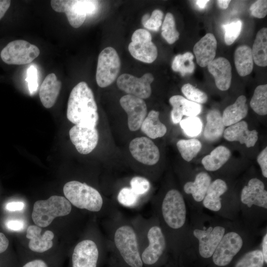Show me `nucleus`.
I'll return each instance as SVG.
<instances>
[{"mask_svg": "<svg viewBox=\"0 0 267 267\" xmlns=\"http://www.w3.org/2000/svg\"><path fill=\"white\" fill-rule=\"evenodd\" d=\"M189 225L179 267H206L218 244L233 221L203 211H190Z\"/></svg>", "mask_w": 267, "mask_h": 267, "instance_id": "obj_1", "label": "nucleus"}, {"mask_svg": "<svg viewBox=\"0 0 267 267\" xmlns=\"http://www.w3.org/2000/svg\"><path fill=\"white\" fill-rule=\"evenodd\" d=\"M151 205L152 215L158 220L165 236L170 256L179 266L189 225L186 201L180 191L170 188Z\"/></svg>", "mask_w": 267, "mask_h": 267, "instance_id": "obj_2", "label": "nucleus"}, {"mask_svg": "<svg viewBox=\"0 0 267 267\" xmlns=\"http://www.w3.org/2000/svg\"><path fill=\"white\" fill-rule=\"evenodd\" d=\"M105 229L110 253L109 267H144L136 231L131 220L118 210L106 217Z\"/></svg>", "mask_w": 267, "mask_h": 267, "instance_id": "obj_3", "label": "nucleus"}, {"mask_svg": "<svg viewBox=\"0 0 267 267\" xmlns=\"http://www.w3.org/2000/svg\"><path fill=\"white\" fill-rule=\"evenodd\" d=\"M137 234L144 267H164L170 256L167 240L158 220L138 215L131 219Z\"/></svg>", "mask_w": 267, "mask_h": 267, "instance_id": "obj_4", "label": "nucleus"}, {"mask_svg": "<svg viewBox=\"0 0 267 267\" xmlns=\"http://www.w3.org/2000/svg\"><path fill=\"white\" fill-rule=\"evenodd\" d=\"M236 195L238 221L246 227L262 233L267 219V191L264 182L257 177L250 178Z\"/></svg>", "mask_w": 267, "mask_h": 267, "instance_id": "obj_5", "label": "nucleus"}, {"mask_svg": "<svg viewBox=\"0 0 267 267\" xmlns=\"http://www.w3.org/2000/svg\"><path fill=\"white\" fill-rule=\"evenodd\" d=\"M263 233L246 227L239 221H233L206 267H229L237 258L260 243L257 239Z\"/></svg>", "mask_w": 267, "mask_h": 267, "instance_id": "obj_6", "label": "nucleus"}, {"mask_svg": "<svg viewBox=\"0 0 267 267\" xmlns=\"http://www.w3.org/2000/svg\"><path fill=\"white\" fill-rule=\"evenodd\" d=\"M65 198L74 207L108 217L118 210L116 204L104 198L99 191L85 182L71 180L65 184Z\"/></svg>", "mask_w": 267, "mask_h": 267, "instance_id": "obj_7", "label": "nucleus"}, {"mask_svg": "<svg viewBox=\"0 0 267 267\" xmlns=\"http://www.w3.org/2000/svg\"><path fill=\"white\" fill-rule=\"evenodd\" d=\"M67 117L75 125L95 128L99 116L92 90L81 82L71 90L67 104Z\"/></svg>", "mask_w": 267, "mask_h": 267, "instance_id": "obj_8", "label": "nucleus"}, {"mask_svg": "<svg viewBox=\"0 0 267 267\" xmlns=\"http://www.w3.org/2000/svg\"><path fill=\"white\" fill-rule=\"evenodd\" d=\"M227 182L220 178L212 181L202 202L203 208L217 216L231 221H238L239 210L236 195H227Z\"/></svg>", "mask_w": 267, "mask_h": 267, "instance_id": "obj_9", "label": "nucleus"}, {"mask_svg": "<svg viewBox=\"0 0 267 267\" xmlns=\"http://www.w3.org/2000/svg\"><path fill=\"white\" fill-rule=\"evenodd\" d=\"M71 211L72 204L65 197L53 195L34 203L32 218L37 226L44 227L55 218L67 216Z\"/></svg>", "mask_w": 267, "mask_h": 267, "instance_id": "obj_10", "label": "nucleus"}, {"mask_svg": "<svg viewBox=\"0 0 267 267\" xmlns=\"http://www.w3.org/2000/svg\"><path fill=\"white\" fill-rule=\"evenodd\" d=\"M99 1L88 0H52L50 5L58 12L65 13L70 24L75 28L81 26L89 15L98 10Z\"/></svg>", "mask_w": 267, "mask_h": 267, "instance_id": "obj_11", "label": "nucleus"}, {"mask_svg": "<svg viewBox=\"0 0 267 267\" xmlns=\"http://www.w3.org/2000/svg\"><path fill=\"white\" fill-rule=\"evenodd\" d=\"M108 252L106 239L100 244L93 239H85L75 246L72 256V267H97Z\"/></svg>", "mask_w": 267, "mask_h": 267, "instance_id": "obj_12", "label": "nucleus"}, {"mask_svg": "<svg viewBox=\"0 0 267 267\" xmlns=\"http://www.w3.org/2000/svg\"><path fill=\"white\" fill-rule=\"evenodd\" d=\"M121 60L116 50L108 46L103 49L98 57L96 81L98 86L105 88L117 78L121 68Z\"/></svg>", "mask_w": 267, "mask_h": 267, "instance_id": "obj_13", "label": "nucleus"}, {"mask_svg": "<svg viewBox=\"0 0 267 267\" xmlns=\"http://www.w3.org/2000/svg\"><path fill=\"white\" fill-rule=\"evenodd\" d=\"M212 181V178L205 172L198 173L192 180L186 181L183 185V196L189 211L201 212L202 202Z\"/></svg>", "mask_w": 267, "mask_h": 267, "instance_id": "obj_14", "label": "nucleus"}, {"mask_svg": "<svg viewBox=\"0 0 267 267\" xmlns=\"http://www.w3.org/2000/svg\"><path fill=\"white\" fill-rule=\"evenodd\" d=\"M39 48L22 40L9 42L0 52L2 60L9 65H24L31 63L40 54Z\"/></svg>", "mask_w": 267, "mask_h": 267, "instance_id": "obj_15", "label": "nucleus"}, {"mask_svg": "<svg viewBox=\"0 0 267 267\" xmlns=\"http://www.w3.org/2000/svg\"><path fill=\"white\" fill-rule=\"evenodd\" d=\"M131 40L128 49L134 58L146 63H152L156 60L157 48L152 42V36L148 31L143 29L136 30Z\"/></svg>", "mask_w": 267, "mask_h": 267, "instance_id": "obj_16", "label": "nucleus"}, {"mask_svg": "<svg viewBox=\"0 0 267 267\" xmlns=\"http://www.w3.org/2000/svg\"><path fill=\"white\" fill-rule=\"evenodd\" d=\"M153 81L154 77L150 73L144 74L140 78L125 73L118 78L117 85L119 89L128 94L143 99L151 95V84Z\"/></svg>", "mask_w": 267, "mask_h": 267, "instance_id": "obj_17", "label": "nucleus"}, {"mask_svg": "<svg viewBox=\"0 0 267 267\" xmlns=\"http://www.w3.org/2000/svg\"><path fill=\"white\" fill-rule=\"evenodd\" d=\"M121 107L128 115V127L131 131L138 130L146 117L147 106L143 99L127 94L120 99Z\"/></svg>", "mask_w": 267, "mask_h": 267, "instance_id": "obj_18", "label": "nucleus"}, {"mask_svg": "<svg viewBox=\"0 0 267 267\" xmlns=\"http://www.w3.org/2000/svg\"><path fill=\"white\" fill-rule=\"evenodd\" d=\"M129 149L133 157L144 165H154L160 158L158 147L146 137H137L133 139L130 143Z\"/></svg>", "mask_w": 267, "mask_h": 267, "instance_id": "obj_19", "label": "nucleus"}, {"mask_svg": "<svg viewBox=\"0 0 267 267\" xmlns=\"http://www.w3.org/2000/svg\"><path fill=\"white\" fill-rule=\"evenodd\" d=\"M70 138L77 151L82 154L90 153L98 141V133L95 128L74 125L69 131Z\"/></svg>", "mask_w": 267, "mask_h": 267, "instance_id": "obj_20", "label": "nucleus"}, {"mask_svg": "<svg viewBox=\"0 0 267 267\" xmlns=\"http://www.w3.org/2000/svg\"><path fill=\"white\" fill-rule=\"evenodd\" d=\"M223 137L229 141H239L245 144L247 147H253L258 139V133L256 130L250 131L245 121H241L228 126L224 130Z\"/></svg>", "mask_w": 267, "mask_h": 267, "instance_id": "obj_21", "label": "nucleus"}, {"mask_svg": "<svg viewBox=\"0 0 267 267\" xmlns=\"http://www.w3.org/2000/svg\"><path fill=\"white\" fill-rule=\"evenodd\" d=\"M207 67L215 79L217 88L222 91L227 90L230 86L232 78L229 61L224 57H220L214 59Z\"/></svg>", "mask_w": 267, "mask_h": 267, "instance_id": "obj_22", "label": "nucleus"}, {"mask_svg": "<svg viewBox=\"0 0 267 267\" xmlns=\"http://www.w3.org/2000/svg\"><path fill=\"white\" fill-rule=\"evenodd\" d=\"M217 42L214 35L207 33L197 42L193 47V52L197 64L202 67L207 66L216 56Z\"/></svg>", "mask_w": 267, "mask_h": 267, "instance_id": "obj_23", "label": "nucleus"}, {"mask_svg": "<svg viewBox=\"0 0 267 267\" xmlns=\"http://www.w3.org/2000/svg\"><path fill=\"white\" fill-rule=\"evenodd\" d=\"M41 231L40 226L35 225L29 226L27 229L26 237L30 240L29 248L35 252L43 253L53 246V232L46 230L41 235Z\"/></svg>", "mask_w": 267, "mask_h": 267, "instance_id": "obj_24", "label": "nucleus"}, {"mask_svg": "<svg viewBox=\"0 0 267 267\" xmlns=\"http://www.w3.org/2000/svg\"><path fill=\"white\" fill-rule=\"evenodd\" d=\"M61 88V83L54 73L48 74L43 82L39 90L42 103L46 108L55 104Z\"/></svg>", "mask_w": 267, "mask_h": 267, "instance_id": "obj_25", "label": "nucleus"}, {"mask_svg": "<svg viewBox=\"0 0 267 267\" xmlns=\"http://www.w3.org/2000/svg\"><path fill=\"white\" fill-rule=\"evenodd\" d=\"M248 112L246 98L244 95H240L233 104L224 110L222 119L224 126H230L241 121L247 116Z\"/></svg>", "mask_w": 267, "mask_h": 267, "instance_id": "obj_26", "label": "nucleus"}, {"mask_svg": "<svg viewBox=\"0 0 267 267\" xmlns=\"http://www.w3.org/2000/svg\"><path fill=\"white\" fill-rule=\"evenodd\" d=\"M206 120L204 131V138L209 141L219 139L225 130L220 111L216 109L210 110L207 114Z\"/></svg>", "mask_w": 267, "mask_h": 267, "instance_id": "obj_27", "label": "nucleus"}, {"mask_svg": "<svg viewBox=\"0 0 267 267\" xmlns=\"http://www.w3.org/2000/svg\"><path fill=\"white\" fill-rule=\"evenodd\" d=\"M231 152L226 147L220 145L212 150L210 154L203 158L201 163L209 172L219 170L230 158Z\"/></svg>", "mask_w": 267, "mask_h": 267, "instance_id": "obj_28", "label": "nucleus"}, {"mask_svg": "<svg viewBox=\"0 0 267 267\" xmlns=\"http://www.w3.org/2000/svg\"><path fill=\"white\" fill-rule=\"evenodd\" d=\"M141 131L152 139L163 136L167 132L166 126L159 120V112L152 110L148 114L140 127Z\"/></svg>", "mask_w": 267, "mask_h": 267, "instance_id": "obj_29", "label": "nucleus"}, {"mask_svg": "<svg viewBox=\"0 0 267 267\" xmlns=\"http://www.w3.org/2000/svg\"><path fill=\"white\" fill-rule=\"evenodd\" d=\"M234 59L236 71L242 77L249 75L253 69L252 49L247 45L238 46L235 51Z\"/></svg>", "mask_w": 267, "mask_h": 267, "instance_id": "obj_30", "label": "nucleus"}, {"mask_svg": "<svg viewBox=\"0 0 267 267\" xmlns=\"http://www.w3.org/2000/svg\"><path fill=\"white\" fill-rule=\"evenodd\" d=\"M260 243L237 258L229 267H267Z\"/></svg>", "mask_w": 267, "mask_h": 267, "instance_id": "obj_31", "label": "nucleus"}, {"mask_svg": "<svg viewBox=\"0 0 267 267\" xmlns=\"http://www.w3.org/2000/svg\"><path fill=\"white\" fill-rule=\"evenodd\" d=\"M252 53L255 64L261 67L267 65V29L263 28L257 33Z\"/></svg>", "mask_w": 267, "mask_h": 267, "instance_id": "obj_32", "label": "nucleus"}, {"mask_svg": "<svg viewBox=\"0 0 267 267\" xmlns=\"http://www.w3.org/2000/svg\"><path fill=\"white\" fill-rule=\"evenodd\" d=\"M117 202L121 206L131 209H135L142 205L145 200L136 194L130 186H124L118 191Z\"/></svg>", "mask_w": 267, "mask_h": 267, "instance_id": "obj_33", "label": "nucleus"}, {"mask_svg": "<svg viewBox=\"0 0 267 267\" xmlns=\"http://www.w3.org/2000/svg\"><path fill=\"white\" fill-rule=\"evenodd\" d=\"M250 105L258 115L265 116L267 114V85H261L255 89Z\"/></svg>", "mask_w": 267, "mask_h": 267, "instance_id": "obj_34", "label": "nucleus"}, {"mask_svg": "<svg viewBox=\"0 0 267 267\" xmlns=\"http://www.w3.org/2000/svg\"><path fill=\"white\" fill-rule=\"evenodd\" d=\"M193 58V54L190 52L177 55L172 62V70L180 73L182 76L192 73L195 68Z\"/></svg>", "mask_w": 267, "mask_h": 267, "instance_id": "obj_35", "label": "nucleus"}, {"mask_svg": "<svg viewBox=\"0 0 267 267\" xmlns=\"http://www.w3.org/2000/svg\"><path fill=\"white\" fill-rule=\"evenodd\" d=\"M177 146L182 158L186 161L190 162L200 151L202 144L195 138L180 139L177 142Z\"/></svg>", "mask_w": 267, "mask_h": 267, "instance_id": "obj_36", "label": "nucleus"}, {"mask_svg": "<svg viewBox=\"0 0 267 267\" xmlns=\"http://www.w3.org/2000/svg\"><path fill=\"white\" fill-rule=\"evenodd\" d=\"M161 35L169 44H173L179 38V33L176 28L175 18L171 13L168 12L165 16L162 24Z\"/></svg>", "mask_w": 267, "mask_h": 267, "instance_id": "obj_37", "label": "nucleus"}, {"mask_svg": "<svg viewBox=\"0 0 267 267\" xmlns=\"http://www.w3.org/2000/svg\"><path fill=\"white\" fill-rule=\"evenodd\" d=\"M180 126L188 136H196L202 130V123L200 119L197 117H188L179 122Z\"/></svg>", "mask_w": 267, "mask_h": 267, "instance_id": "obj_38", "label": "nucleus"}, {"mask_svg": "<svg viewBox=\"0 0 267 267\" xmlns=\"http://www.w3.org/2000/svg\"><path fill=\"white\" fill-rule=\"evenodd\" d=\"M181 91L188 100L203 104L206 102L208 96L206 93L190 84H186L181 88Z\"/></svg>", "mask_w": 267, "mask_h": 267, "instance_id": "obj_39", "label": "nucleus"}, {"mask_svg": "<svg viewBox=\"0 0 267 267\" xmlns=\"http://www.w3.org/2000/svg\"><path fill=\"white\" fill-rule=\"evenodd\" d=\"M130 187L136 194L144 199L150 190L151 184L146 178L135 176L130 180Z\"/></svg>", "mask_w": 267, "mask_h": 267, "instance_id": "obj_40", "label": "nucleus"}, {"mask_svg": "<svg viewBox=\"0 0 267 267\" xmlns=\"http://www.w3.org/2000/svg\"><path fill=\"white\" fill-rule=\"evenodd\" d=\"M163 12L159 9L153 10L151 16L146 14L142 18L141 22L143 26L152 31H158L162 24Z\"/></svg>", "mask_w": 267, "mask_h": 267, "instance_id": "obj_41", "label": "nucleus"}, {"mask_svg": "<svg viewBox=\"0 0 267 267\" xmlns=\"http://www.w3.org/2000/svg\"><path fill=\"white\" fill-rule=\"evenodd\" d=\"M242 26V23L240 20H236L222 26L224 31V42L227 45H231L236 40L241 33Z\"/></svg>", "mask_w": 267, "mask_h": 267, "instance_id": "obj_42", "label": "nucleus"}, {"mask_svg": "<svg viewBox=\"0 0 267 267\" xmlns=\"http://www.w3.org/2000/svg\"><path fill=\"white\" fill-rule=\"evenodd\" d=\"M185 98L179 95L172 96L169 99V102L173 109L171 111V118L174 124L180 122L183 117V104Z\"/></svg>", "mask_w": 267, "mask_h": 267, "instance_id": "obj_43", "label": "nucleus"}, {"mask_svg": "<svg viewBox=\"0 0 267 267\" xmlns=\"http://www.w3.org/2000/svg\"><path fill=\"white\" fill-rule=\"evenodd\" d=\"M202 111L200 104L185 98L183 104V115L187 117H196Z\"/></svg>", "mask_w": 267, "mask_h": 267, "instance_id": "obj_44", "label": "nucleus"}, {"mask_svg": "<svg viewBox=\"0 0 267 267\" xmlns=\"http://www.w3.org/2000/svg\"><path fill=\"white\" fill-rule=\"evenodd\" d=\"M26 81L28 84L30 93L33 94L37 91L38 88L37 69L34 65H32L28 68Z\"/></svg>", "mask_w": 267, "mask_h": 267, "instance_id": "obj_45", "label": "nucleus"}, {"mask_svg": "<svg viewBox=\"0 0 267 267\" xmlns=\"http://www.w3.org/2000/svg\"><path fill=\"white\" fill-rule=\"evenodd\" d=\"M251 14L258 18H264L267 14V1L259 0L254 2L250 7Z\"/></svg>", "mask_w": 267, "mask_h": 267, "instance_id": "obj_46", "label": "nucleus"}, {"mask_svg": "<svg viewBox=\"0 0 267 267\" xmlns=\"http://www.w3.org/2000/svg\"><path fill=\"white\" fill-rule=\"evenodd\" d=\"M263 176L267 178V147H266L258 155L257 158Z\"/></svg>", "mask_w": 267, "mask_h": 267, "instance_id": "obj_47", "label": "nucleus"}, {"mask_svg": "<svg viewBox=\"0 0 267 267\" xmlns=\"http://www.w3.org/2000/svg\"><path fill=\"white\" fill-rule=\"evenodd\" d=\"M6 226L9 229L18 231L23 228L24 223L22 221L20 220H11L6 222Z\"/></svg>", "mask_w": 267, "mask_h": 267, "instance_id": "obj_48", "label": "nucleus"}, {"mask_svg": "<svg viewBox=\"0 0 267 267\" xmlns=\"http://www.w3.org/2000/svg\"><path fill=\"white\" fill-rule=\"evenodd\" d=\"M260 246L265 262L267 264V229L264 231L262 235Z\"/></svg>", "mask_w": 267, "mask_h": 267, "instance_id": "obj_49", "label": "nucleus"}, {"mask_svg": "<svg viewBox=\"0 0 267 267\" xmlns=\"http://www.w3.org/2000/svg\"><path fill=\"white\" fill-rule=\"evenodd\" d=\"M24 207V204L22 202H11L6 205V210L9 211H21Z\"/></svg>", "mask_w": 267, "mask_h": 267, "instance_id": "obj_50", "label": "nucleus"}, {"mask_svg": "<svg viewBox=\"0 0 267 267\" xmlns=\"http://www.w3.org/2000/svg\"><path fill=\"white\" fill-rule=\"evenodd\" d=\"M11 1L9 0H0V20L4 16L10 7Z\"/></svg>", "mask_w": 267, "mask_h": 267, "instance_id": "obj_51", "label": "nucleus"}, {"mask_svg": "<svg viewBox=\"0 0 267 267\" xmlns=\"http://www.w3.org/2000/svg\"><path fill=\"white\" fill-rule=\"evenodd\" d=\"M9 245V241L5 235L0 232V254L4 252Z\"/></svg>", "mask_w": 267, "mask_h": 267, "instance_id": "obj_52", "label": "nucleus"}, {"mask_svg": "<svg viewBox=\"0 0 267 267\" xmlns=\"http://www.w3.org/2000/svg\"><path fill=\"white\" fill-rule=\"evenodd\" d=\"M23 267H48L45 263L41 260H35L26 264Z\"/></svg>", "mask_w": 267, "mask_h": 267, "instance_id": "obj_53", "label": "nucleus"}, {"mask_svg": "<svg viewBox=\"0 0 267 267\" xmlns=\"http://www.w3.org/2000/svg\"><path fill=\"white\" fill-rule=\"evenodd\" d=\"M230 1L229 0H218L217 3L220 8L226 9L227 8Z\"/></svg>", "mask_w": 267, "mask_h": 267, "instance_id": "obj_54", "label": "nucleus"}, {"mask_svg": "<svg viewBox=\"0 0 267 267\" xmlns=\"http://www.w3.org/2000/svg\"><path fill=\"white\" fill-rule=\"evenodd\" d=\"M164 267H179L178 263L171 257Z\"/></svg>", "mask_w": 267, "mask_h": 267, "instance_id": "obj_55", "label": "nucleus"}, {"mask_svg": "<svg viewBox=\"0 0 267 267\" xmlns=\"http://www.w3.org/2000/svg\"><path fill=\"white\" fill-rule=\"evenodd\" d=\"M209 1V0H197L196 3L197 4V5H198V6L201 8V9H203V8H204L206 6V4Z\"/></svg>", "mask_w": 267, "mask_h": 267, "instance_id": "obj_56", "label": "nucleus"}]
</instances>
